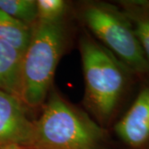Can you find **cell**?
<instances>
[{
	"instance_id": "cell-2",
	"label": "cell",
	"mask_w": 149,
	"mask_h": 149,
	"mask_svg": "<svg viewBox=\"0 0 149 149\" xmlns=\"http://www.w3.org/2000/svg\"><path fill=\"white\" fill-rule=\"evenodd\" d=\"M65 46L61 22H37L29 45L22 56L20 100L24 105H42L47 97Z\"/></svg>"
},
{
	"instance_id": "cell-8",
	"label": "cell",
	"mask_w": 149,
	"mask_h": 149,
	"mask_svg": "<svg viewBox=\"0 0 149 149\" xmlns=\"http://www.w3.org/2000/svg\"><path fill=\"white\" fill-rule=\"evenodd\" d=\"M32 28L0 9V41L15 48L22 55L30 42Z\"/></svg>"
},
{
	"instance_id": "cell-1",
	"label": "cell",
	"mask_w": 149,
	"mask_h": 149,
	"mask_svg": "<svg viewBox=\"0 0 149 149\" xmlns=\"http://www.w3.org/2000/svg\"><path fill=\"white\" fill-rule=\"evenodd\" d=\"M103 128L53 91L33 128L29 149H100Z\"/></svg>"
},
{
	"instance_id": "cell-5",
	"label": "cell",
	"mask_w": 149,
	"mask_h": 149,
	"mask_svg": "<svg viewBox=\"0 0 149 149\" xmlns=\"http://www.w3.org/2000/svg\"><path fill=\"white\" fill-rule=\"evenodd\" d=\"M25 109L20 98L0 91V148L13 144L28 145L33 123Z\"/></svg>"
},
{
	"instance_id": "cell-9",
	"label": "cell",
	"mask_w": 149,
	"mask_h": 149,
	"mask_svg": "<svg viewBox=\"0 0 149 149\" xmlns=\"http://www.w3.org/2000/svg\"><path fill=\"white\" fill-rule=\"evenodd\" d=\"M0 9L27 26L33 27L37 22V1L0 0Z\"/></svg>"
},
{
	"instance_id": "cell-7",
	"label": "cell",
	"mask_w": 149,
	"mask_h": 149,
	"mask_svg": "<svg viewBox=\"0 0 149 149\" xmlns=\"http://www.w3.org/2000/svg\"><path fill=\"white\" fill-rule=\"evenodd\" d=\"M22 54L0 41V91L20 98Z\"/></svg>"
},
{
	"instance_id": "cell-3",
	"label": "cell",
	"mask_w": 149,
	"mask_h": 149,
	"mask_svg": "<svg viewBox=\"0 0 149 149\" xmlns=\"http://www.w3.org/2000/svg\"><path fill=\"white\" fill-rule=\"evenodd\" d=\"M80 55L87 106L102 123L111 118L125 85L122 65L104 46L89 36L80 39Z\"/></svg>"
},
{
	"instance_id": "cell-4",
	"label": "cell",
	"mask_w": 149,
	"mask_h": 149,
	"mask_svg": "<svg viewBox=\"0 0 149 149\" xmlns=\"http://www.w3.org/2000/svg\"><path fill=\"white\" fill-rule=\"evenodd\" d=\"M91 31L116 58L135 71L146 72L149 65L130 21L109 7L91 5L84 11Z\"/></svg>"
},
{
	"instance_id": "cell-12",
	"label": "cell",
	"mask_w": 149,
	"mask_h": 149,
	"mask_svg": "<svg viewBox=\"0 0 149 149\" xmlns=\"http://www.w3.org/2000/svg\"><path fill=\"white\" fill-rule=\"evenodd\" d=\"M0 149H29L24 147V146H21V145H17V144H13V145H8V146H5L3 148Z\"/></svg>"
},
{
	"instance_id": "cell-10",
	"label": "cell",
	"mask_w": 149,
	"mask_h": 149,
	"mask_svg": "<svg viewBox=\"0 0 149 149\" xmlns=\"http://www.w3.org/2000/svg\"><path fill=\"white\" fill-rule=\"evenodd\" d=\"M126 16L133 23L134 33L149 65V10L138 8L130 10Z\"/></svg>"
},
{
	"instance_id": "cell-11",
	"label": "cell",
	"mask_w": 149,
	"mask_h": 149,
	"mask_svg": "<svg viewBox=\"0 0 149 149\" xmlns=\"http://www.w3.org/2000/svg\"><path fill=\"white\" fill-rule=\"evenodd\" d=\"M37 22L58 23L66 11V3L63 0H37Z\"/></svg>"
},
{
	"instance_id": "cell-6",
	"label": "cell",
	"mask_w": 149,
	"mask_h": 149,
	"mask_svg": "<svg viewBox=\"0 0 149 149\" xmlns=\"http://www.w3.org/2000/svg\"><path fill=\"white\" fill-rule=\"evenodd\" d=\"M115 132L123 141L139 148L149 140V88L140 91L130 109L115 125Z\"/></svg>"
}]
</instances>
